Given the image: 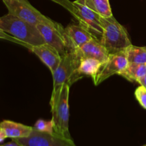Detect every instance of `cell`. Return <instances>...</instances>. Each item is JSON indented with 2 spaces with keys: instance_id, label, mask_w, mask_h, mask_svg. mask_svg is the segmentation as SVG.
Wrapping results in <instances>:
<instances>
[{
  "instance_id": "6da1fadb",
  "label": "cell",
  "mask_w": 146,
  "mask_h": 146,
  "mask_svg": "<svg viewBox=\"0 0 146 146\" xmlns=\"http://www.w3.org/2000/svg\"><path fill=\"white\" fill-rule=\"evenodd\" d=\"M70 86L65 84L58 91L52 92L50 106L52 113V121L54 131L55 133L66 139L71 140L68 129L69 121V98Z\"/></svg>"
},
{
  "instance_id": "7a4b0ae2",
  "label": "cell",
  "mask_w": 146,
  "mask_h": 146,
  "mask_svg": "<svg viewBox=\"0 0 146 146\" xmlns=\"http://www.w3.org/2000/svg\"><path fill=\"white\" fill-rule=\"evenodd\" d=\"M0 28L30 46L45 43L36 26L9 13L0 17Z\"/></svg>"
},
{
  "instance_id": "3957f363",
  "label": "cell",
  "mask_w": 146,
  "mask_h": 146,
  "mask_svg": "<svg viewBox=\"0 0 146 146\" xmlns=\"http://www.w3.org/2000/svg\"><path fill=\"white\" fill-rule=\"evenodd\" d=\"M101 20L103 28L101 43L109 54L126 49L132 44L127 30L113 16L111 17H101Z\"/></svg>"
},
{
  "instance_id": "277c9868",
  "label": "cell",
  "mask_w": 146,
  "mask_h": 146,
  "mask_svg": "<svg viewBox=\"0 0 146 146\" xmlns=\"http://www.w3.org/2000/svg\"><path fill=\"white\" fill-rule=\"evenodd\" d=\"M8 13L19 17L21 19L34 26L38 24L55 27L58 23L52 21L49 18L41 14L35 7H33L28 0H2Z\"/></svg>"
},
{
  "instance_id": "5b68a950",
  "label": "cell",
  "mask_w": 146,
  "mask_h": 146,
  "mask_svg": "<svg viewBox=\"0 0 146 146\" xmlns=\"http://www.w3.org/2000/svg\"><path fill=\"white\" fill-rule=\"evenodd\" d=\"M79 61L73 51H68L61 56L59 65L52 74L54 80L52 92L58 91L65 84L71 86V84L81 78L77 71Z\"/></svg>"
},
{
  "instance_id": "8992f818",
  "label": "cell",
  "mask_w": 146,
  "mask_h": 146,
  "mask_svg": "<svg viewBox=\"0 0 146 146\" xmlns=\"http://www.w3.org/2000/svg\"><path fill=\"white\" fill-rule=\"evenodd\" d=\"M72 15L78 21L79 25L86 29L94 38L101 42L103 34L101 17L90 8L77 0L73 2Z\"/></svg>"
},
{
  "instance_id": "52a82bcc",
  "label": "cell",
  "mask_w": 146,
  "mask_h": 146,
  "mask_svg": "<svg viewBox=\"0 0 146 146\" xmlns=\"http://www.w3.org/2000/svg\"><path fill=\"white\" fill-rule=\"evenodd\" d=\"M12 140L20 146H76L72 139H66L55 133L41 132L34 128L29 136Z\"/></svg>"
},
{
  "instance_id": "ba28073f",
  "label": "cell",
  "mask_w": 146,
  "mask_h": 146,
  "mask_svg": "<svg viewBox=\"0 0 146 146\" xmlns=\"http://www.w3.org/2000/svg\"><path fill=\"white\" fill-rule=\"evenodd\" d=\"M36 27L41 33L45 43L54 47L59 52L61 56H64L68 51H71L68 37L66 34L65 28L60 24L55 27L40 24Z\"/></svg>"
},
{
  "instance_id": "9c48e42d",
  "label": "cell",
  "mask_w": 146,
  "mask_h": 146,
  "mask_svg": "<svg viewBox=\"0 0 146 146\" xmlns=\"http://www.w3.org/2000/svg\"><path fill=\"white\" fill-rule=\"evenodd\" d=\"M125 49L114 54H110L108 60L103 64L96 76L93 78L96 86L110 78L115 74H119L128 65Z\"/></svg>"
},
{
  "instance_id": "30bf717a",
  "label": "cell",
  "mask_w": 146,
  "mask_h": 146,
  "mask_svg": "<svg viewBox=\"0 0 146 146\" xmlns=\"http://www.w3.org/2000/svg\"><path fill=\"white\" fill-rule=\"evenodd\" d=\"M71 51L74 52L77 58L79 60L82 58H92L99 60L103 64L108 60L110 54L106 47L96 38H93L81 47Z\"/></svg>"
},
{
  "instance_id": "8fae6325",
  "label": "cell",
  "mask_w": 146,
  "mask_h": 146,
  "mask_svg": "<svg viewBox=\"0 0 146 146\" xmlns=\"http://www.w3.org/2000/svg\"><path fill=\"white\" fill-rule=\"evenodd\" d=\"M30 50L49 68L51 74L56 71L61 62V56L59 52L54 47L46 43L32 46Z\"/></svg>"
},
{
  "instance_id": "7c38bea8",
  "label": "cell",
  "mask_w": 146,
  "mask_h": 146,
  "mask_svg": "<svg viewBox=\"0 0 146 146\" xmlns=\"http://www.w3.org/2000/svg\"><path fill=\"white\" fill-rule=\"evenodd\" d=\"M65 31L68 37L71 51L79 48L94 38V36L81 25L70 24L65 28Z\"/></svg>"
},
{
  "instance_id": "4fadbf2b",
  "label": "cell",
  "mask_w": 146,
  "mask_h": 146,
  "mask_svg": "<svg viewBox=\"0 0 146 146\" xmlns=\"http://www.w3.org/2000/svg\"><path fill=\"white\" fill-rule=\"evenodd\" d=\"M0 129L4 132L7 138H27L33 131V127L28 126L14 121L4 120L0 123Z\"/></svg>"
},
{
  "instance_id": "5bb4252c",
  "label": "cell",
  "mask_w": 146,
  "mask_h": 146,
  "mask_svg": "<svg viewBox=\"0 0 146 146\" xmlns=\"http://www.w3.org/2000/svg\"><path fill=\"white\" fill-rule=\"evenodd\" d=\"M118 75L131 82H137L146 75V64L129 63Z\"/></svg>"
},
{
  "instance_id": "9a60e30c",
  "label": "cell",
  "mask_w": 146,
  "mask_h": 146,
  "mask_svg": "<svg viewBox=\"0 0 146 146\" xmlns=\"http://www.w3.org/2000/svg\"><path fill=\"white\" fill-rule=\"evenodd\" d=\"M102 65L103 63L96 58H82L80 60L77 71L81 78L87 76L94 78L101 69Z\"/></svg>"
},
{
  "instance_id": "2e32d148",
  "label": "cell",
  "mask_w": 146,
  "mask_h": 146,
  "mask_svg": "<svg viewBox=\"0 0 146 146\" xmlns=\"http://www.w3.org/2000/svg\"><path fill=\"white\" fill-rule=\"evenodd\" d=\"M85 4L102 17H111L113 16L109 0H77Z\"/></svg>"
},
{
  "instance_id": "e0dca14e",
  "label": "cell",
  "mask_w": 146,
  "mask_h": 146,
  "mask_svg": "<svg viewBox=\"0 0 146 146\" xmlns=\"http://www.w3.org/2000/svg\"><path fill=\"white\" fill-rule=\"evenodd\" d=\"M129 63L146 64V46H136L133 44L125 49Z\"/></svg>"
},
{
  "instance_id": "ac0fdd59",
  "label": "cell",
  "mask_w": 146,
  "mask_h": 146,
  "mask_svg": "<svg viewBox=\"0 0 146 146\" xmlns=\"http://www.w3.org/2000/svg\"><path fill=\"white\" fill-rule=\"evenodd\" d=\"M35 130L41 132L49 133H53L54 131V126H53L52 121H44L43 119H38L36 122L35 125L33 127Z\"/></svg>"
},
{
  "instance_id": "d6986e66",
  "label": "cell",
  "mask_w": 146,
  "mask_h": 146,
  "mask_svg": "<svg viewBox=\"0 0 146 146\" xmlns=\"http://www.w3.org/2000/svg\"><path fill=\"white\" fill-rule=\"evenodd\" d=\"M135 97L140 105L146 109V88L143 86L140 85L135 91Z\"/></svg>"
},
{
  "instance_id": "ffe728a7",
  "label": "cell",
  "mask_w": 146,
  "mask_h": 146,
  "mask_svg": "<svg viewBox=\"0 0 146 146\" xmlns=\"http://www.w3.org/2000/svg\"><path fill=\"white\" fill-rule=\"evenodd\" d=\"M0 38H1V39L7 40V41H11V42L16 43V44H19V45L23 46L26 47V48H27L28 49H29V50L31 47V46H30L26 44L25 43L21 41L20 40L17 39V38L14 37L13 36L7 34V32H5V31H4V30L1 29V28H0Z\"/></svg>"
},
{
  "instance_id": "44dd1931",
  "label": "cell",
  "mask_w": 146,
  "mask_h": 146,
  "mask_svg": "<svg viewBox=\"0 0 146 146\" xmlns=\"http://www.w3.org/2000/svg\"><path fill=\"white\" fill-rule=\"evenodd\" d=\"M51 1L61 5V7L68 10L71 14L74 12V4H73L72 1H69V0H51Z\"/></svg>"
},
{
  "instance_id": "7402d4cb",
  "label": "cell",
  "mask_w": 146,
  "mask_h": 146,
  "mask_svg": "<svg viewBox=\"0 0 146 146\" xmlns=\"http://www.w3.org/2000/svg\"><path fill=\"white\" fill-rule=\"evenodd\" d=\"M0 146H20V145H19V144L17 143L15 141L12 140L11 142H9V143H7L4 144V145H1Z\"/></svg>"
},
{
  "instance_id": "603a6c76",
  "label": "cell",
  "mask_w": 146,
  "mask_h": 146,
  "mask_svg": "<svg viewBox=\"0 0 146 146\" xmlns=\"http://www.w3.org/2000/svg\"><path fill=\"white\" fill-rule=\"evenodd\" d=\"M138 83L140 84V85L143 86L146 88V75L143 77V78H142L141 79H140L139 81H138Z\"/></svg>"
},
{
  "instance_id": "cb8c5ba5",
  "label": "cell",
  "mask_w": 146,
  "mask_h": 146,
  "mask_svg": "<svg viewBox=\"0 0 146 146\" xmlns=\"http://www.w3.org/2000/svg\"><path fill=\"white\" fill-rule=\"evenodd\" d=\"M7 138V135H6V134L4 133V131H1V130L0 129V143L4 141Z\"/></svg>"
},
{
  "instance_id": "d4e9b609",
  "label": "cell",
  "mask_w": 146,
  "mask_h": 146,
  "mask_svg": "<svg viewBox=\"0 0 146 146\" xmlns=\"http://www.w3.org/2000/svg\"><path fill=\"white\" fill-rule=\"evenodd\" d=\"M143 146H146V145H143Z\"/></svg>"
}]
</instances>
